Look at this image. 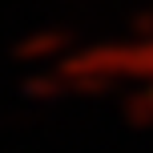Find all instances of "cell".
I'll return each mask as SVG.
<instances>
[{"label":"cell","instance_id":"6da1fadb","mask_svg":"<svg viewBox=\"0 0 153 153\" xmlns=\"http://www.w3.org/2000/svg\"><path fill=\"white\" fill-rule=\"evenodd\" d=\"M53 73L61 76L65 101L109 97L125 85H153V36L125 32V36L76 45L69 56H61L53 65Z\"/></svg>","mask_w":153,"mask_h":153},{"label":"cell","instance_id":"3957f363","mask_svg":"<svg viewBox=\"0 0 153 153\" xmlns=\"http://www.w3.org/2000/svg\"><path fill=\"white\" fill-rule=\"evenodd\" d=\"M121 113L133 129H153V85H141L121 101Z\"/></svg>","mask_w":153,"mask_h":153},{"label":"cell","instance_id":"7a4b0ae2","mask_svg":"<svg viewBox=\"0 0 153 153\" xmlns=\"http://www.w3.org/2000/svg\"><path fill=\"white\" fill-rule=\"evenodd\" d=\"M76 48V36L61 24H40V28H28L24 36L12 40V61L16 65H32V69H45V65H56L61 56H69Z\"/></svg>","mask_w":153,"mask_h":153},{"label":"cell","instance_id":"277c9868","mask_svg":"<svg viewBox=\"0 0 153 153\" xmlns=\"http://www.w3.org/2000/svg\"><path fill=\"white\" fill-rule=\"evenodd\" d=\"M125 24H129V32H137V36H153V4L149 8H137Z\"/></svg>","mask_w":153,"mask_h":153}]
</instances>
